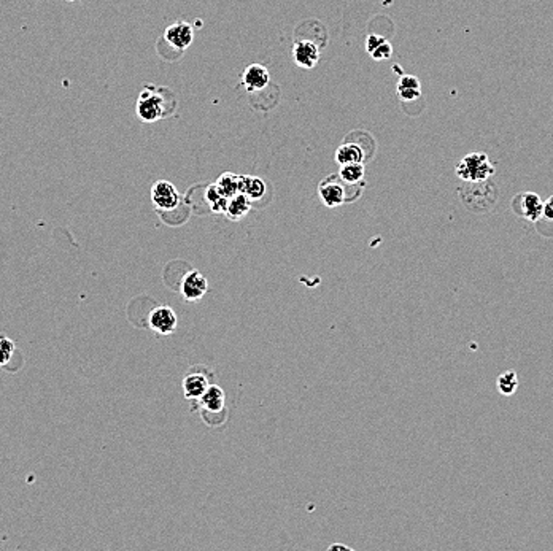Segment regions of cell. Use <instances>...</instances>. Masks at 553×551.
Wrapping results in <instances>:
<instances>
[{
  "label": "cell",
  "instance_id": "cell-18",
  "mask_svg": "<svg viewBox=\"0 0 553 551\" xmlns=\"http://www.w3.org/2000/svg\"><path fill=\"white\" fill-rule=\"evenodd\" d=\"M339 178L345 184L356 186L361 184L364 180V164H345L340 165Z\"/></svg>",
  "mask_w": 553,
  "mask_h": 551
},
{
  "label": "cell",
  "instance_id": "cell-8",
  "mask_svg": "<svg viewBox=\"0 0 553 551\" xmlns=\"http://www.w3.org/2000/svg\"><path fill=\"white\" fill-rule=\"evenodd\" d=\"M544 202L536 192H522L516 197L513 201V210L518 216L525 218L528 221H539V218L542 216Z\"/></svg>",
  "mask_w": 553,
  "mask_h": 551
},
{
  "label": "cell",
  "instance_id": "cell-13",
  "mask_svg": "<svg viewBox=\"0 0 553 551\" xmlns=\"http://www.w3.org/2000/svg\"><path fill=\"white\" fill-rule=\"evenodd\" d=\"M336 161L339 165L345 164H364L366 151L356 142H345L336 151Z\"/></svg>",
  "mask_w": 553,
  "mask_h": 551
},
{
  "label": "cell",
  "instance_id": "cell-5",
  "mask_svg": "<svg viewBox=\"0 0 553 551\" xmlns=\"http://www.w3.org/2000/svg\"><path fill=\"white\" fill-rule=\"evenodd\" d=\"M151 201L158 210L172 211L178 207L180 194L170 182L159 180L151 188Z\"/></svg>",
  "mask_w": 553,
  "mask_h": 551
},
{
  "label": "cell",
  "instance_id": "cell-10",
  "mask_svg": "<svg viewBox=\"0 0 553 551\" xmlns=\"http://www.w3.org/2000/svg\"><path fill=\"white\" fill-rule=\"evenodd\" d=\"M269 83H271V75H269V70L264 66H261V64H252L242 73V86L245 88L248 94L262 91V89L269 86Z\"/></svg>",
  "mask_w": 553,
  "mask_h": 551
},
{
  "label": "cell",
  "instance_id": "cell-16",
  "mask_svg": "<svg viewBox=\"0 0 553 551\" xmlns=\"http://www.w3.org/2000/svg\"><path fill=\"white\" fill-rule=\"evenodd\" d=\"M240 192H243L250 201H258V199L264 197L266 194V183L258 177H242V188Z\"/></svg>",
  "mask_w": 553,
  "mask_h": 551
},
{
  "label": "cell",
  "instance_id": "cell-23",
  "mask_svg": "<svg viewBox=\"0 0 553 551\" xmlns=\"http://www.w3.org/2000/svg\"><path fill=\"white\" fill-rule=\"evenodd\" d=\"M385 40H387V38H383L380 35H376V34H371L368 37V40H366V51H368V53L371 54L372 51H374L378 47V45L383 43Z\"/></svg>",
  "mask_w": 553,
  "mask_h": 551
},
{
  "label": "cell",
  "instance_id": "cell-21",
  "mask_svg": "<svg viewBox=\"0 0 553 551\" xmlns=\"http://www.w3.org/2000/svg\"><path fill=\"white\" fill-rule=\"evenodd\" d=\"M372 59L376 61H385V59H390L391 56H393V47L388 43V40H385L383 43L378 45V47L372 51L371 53Z\"/></svg>",
  "mask_w": 553,
  "mask_h": 551
},
{
  "label": "cell",
  "instance_id": "cell-12",
  "mask_svg": "<svg viewBox=\"0 0 553 551\" xmlns=\"http://www.w3.org/2000/svg\"><path fill=\"white\" fill-rule=\"evenodd\" d=\"M209 377H205L204 374H196V372H190V374L183 378V394L190 402H197L205 393V389L209 388Z\"/></svg>",
  "mask_w": 553,
  "mask_h": 551
},
{
  "label": "cell",
  "instance_id": "cell-25",
  "mask_svg": "<svg viewBox=\"0 0 553 551\" xmlns=\"http://www.w3.org/2000/svg\"><path fill=\"white\" fill-rule=\"evenodd\" d=\"M542 216L545 220L553 221V196L549 197L547 201L544 202V208H542Z\"/></svg>",
  "mask_w": 553,
  "mask_h": 551
},
{
  "label": "cell",
  "instance_id": "cell-15",
  "mask_svg": "<svg viewBox=\"0 0 553 551\" xmlns=\"http://www.w3.org/2000/svg\"><path fill=\"white\" fill-rule=\"evenodd\" d=\"M250 210H252V201H250L243 192H239V194L229 197L228 208L224 215L231 218L233 221H239L250 213Z\"/></svg>",
  "mask_w": 553,
  "mask_h": 551
},
{
  "label": "cell",
  "instance_id": "cell-9",
  "mask_svg": "<svg viewBox=\"0 0 553 551\" xmlns=\"http://www.w3.org/2000/svg\"><path fill=\"white\" fill-rule=\"evenodd\" d=\"M293 59L301 69H313L320 61L318 45L308 38H298L293 45Z\"/></svg>",
  "mask_w": 553,
  "mask_h": 551
},
{
  "label": "cell",
  "instance_id": "cell-24",
  "mask_svg": "<svg viewBox=\"0 0 553 551\" xmlns=\"http://www.w3.org/2000/svg\"><path fill=\"white\" fill-rule=\"evenodd\" d=\"M228 201H229V199H228V197H224V196H223L221 199H218V201H216L215 203H211V205H210L211 211H214V213H226Z\"/></svg>",
  "mask_w": 553,
  "mask_h": 551
},
{
  "label": "cell",
  "instance_id": "cell-11",
  "mask_svg": "<svg viewBox=\"0 0 553 551\" xmlns=\"http://www.w3.org/2000/svg\"><path fill=\"white\" fill-rule=\"evenodd\" d=\"M199 407L202 408V412L207 413H221L224 407H226V394L224 391L218 386V384H209V388L205 389L201 399L197 401Z\"/></svg>",
  "mask_w": 553,
  "mask_h": 551
},
{
  "label": "cell",
  "instance_id": "cell-1",
  "mask_svg": "<svg viewBox=\"0 0 553 551\" xmlns=\"http://www.w3.org/2000/svg\"><path fill=\"white\" fill-rule=\"evenodd\" d=\"M177 97L169 88L148 85L139 94L136 113L141 123H156L177 110Z\"/></svg>",
  "mask_w": 553,
  "mask_h": 551
},
{
  "label": "cell",
  "instance_id": "cell-20",
  "mask_svg": "<svg viewBox=\"0 0 553 551\" xmlns=\"http://www.w3.org/2000/svg\"><path fill=\"white\" fill-rule=\"evenodd\" d=\"M15 355V342L4 334H0V366H6Z\"/></svg>",
  "mask_w": 553,
  "mask_h": 551
},
{
  "label": "cell",
  "instance_id": "cell-6",
  "mask_svg": "<svg viewBox=\"0 0 553 551\" xmlns=\"http://www.w3.org/2000/svg\"><path fill=\"white\" fill-rule=\"evenodd\" d=\"M164 40L170 48L177 51H185L186 48L191 47L192 40H194V29H192L190 23L177 21L165 29Z\"/></svg>",
  "mask_w": 553,
  "mask_h": 551
},
{
  "label": "cell",
  "instance_id": "cell-22",
  "mask_svg": "<svg viewBox=\"0 0 553 551\" xmlns=\"http://www.w3.org/2000/svg\"><path fill=\"white\" fill-rule=\"evenodd\" d=\"M221 197H223V194L220 192V189H218L216 184H210L207 191H205V201L209 202V205L215 203L218 199H221Z\"/></svg>",
  "mask_w": 553,
  "mask_h": 551
},
{
  "label": "cell",
  "instance_id": "cell-17",
  "mask_svg": "<svg viewBox=\"0 0 553 551\" xmlns=\"http://www.w3.org/2000/svg\"><path fill=\"white\" fill-rule=\"evenodd\" d=\"M215 184L218 186V189H220L221 194L229 199L240 192L242 175L229 174V172H226V174H223L220 178H218V182Z\"/></svg>",
  "mask_w": 553,
  "mask_h": 551
},
{
  "label": "cell",
  "instance_id": "cell-19",
  "mask_svg": "<svg viewBox=\"0 0 553 551\" xmlns=\"http://www.w3.org/2000/svg\"><path fill=\"white\" fill-rule=\"evenodd\" d=\"M498 391L503 396H513L518 389V375L516 370H507L501 374L496 380Z\"/></svg>",
  "mask_w": 553,
  "mask_h": 551
},
{
  "label": "cell",
  "instance_id": "cell-27",
  "mask_svg": "<svg viewBox=\"0 0 553 551\" xmlns=\"http://www.w3.org/2000/svg\"><path fill=\"white\" fill-rule=\"evenodd\" d=\"M67 2H75V0H67Z\"/></svg>",
  "mask_w": 553,
  "mask_h": 551
},
{
  "label": "cell",
  "instance_id": "cell-2",
  "mask_svg": "<svg viewBox=\"0 0 553 551\" xmlns=\"http://www.w3.org/2000/svg\"><path fill=\"white\" fill-rule=\"evenodd\" d=\"M456 175L466 183L485 182L494 175V165L485 153H471L456 165Z\"/></svg>",
  "mask_w": 553,
  "mask_h": 551
},
{
  "label": "cell",
  "instance_id": "cell-3",
  "mask_svg": "<svg viewBox=\"0 0 553 551\" xmlns=\"http://www.w3.org/2000/svg\"><path fill=\"white\" fill-rule=\"evenodd\" d=\"M347 188H349V184L340 180L339 175H331L320 183L318 196L327 208H336L350 202L347 197Z\"/></svg>",
  "mask_w": 553,
  "mask_h": 551
},
{
  "label": "cell",
  "instance_id": "cell-4",
  "mask_svg": "<svg viewBox=\"0 0 553 551\" xmlns=\"http://www.w3.org/2000/svg\"><path fill=\"white\" fill-rule=\"evenodd\" d=\"M177 324L178 319L175 312L167 305L156 307V309L150 312V316H148V326L159 336H170L172 332H175Z\"/></svg>",
  "mask_w": 553,
  "mask_h": 551
},
{
  "label": "cell",
  "instance_id": "cell-26",
  "mask_svg": "<svg viewBox=\"0 0 553 551\" xmlns=\"http://www.w3.org/2000/svg\"><path fill=\"white\" fill-rule=\"evenodd\" d=\"M327 550H330V551H334V550H345V551H350L351 548H350V547H347V545H340V543H339V545H331Z\"/></svg>",
  "mask_w": 553,
  "mask_h": 551
},
{
  "label": "cell",
  "instance_id": "cell-14",
  "mask_svg": "<svg viewBox=\"0 0 553 551\" xmlns=\"http://www.w3.org/2000/svg\"><path fill=\"white\" fill-rule=\"evenodd\" d=\"M397 95H400L401 100L404 102H412L417 100L421 95V85L420 80L414 75H404L397 81Z\"/></svg>",
  "mask_w": 553,
  "mask_h": 551
},
{
  "label": "cell",
  "instance_id": "cell-7",
  "mask_svg": "<svg viewBox=\"0 0 553 551\" xmlns=\"http://www.w3.org/2000/svg\"><path fill=\"white\" fill-rule=\"evenodd\" d=\"M209 291V280L199 271H191L183 277L182 285H180V292H182L186 302H196L201 300Z\"/></svg>",
  "mask_w": 553,
  "mask_h": 551
}]
</instances>
